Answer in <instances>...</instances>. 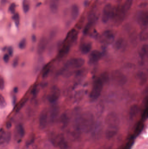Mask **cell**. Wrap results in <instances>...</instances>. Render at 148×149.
<instances>
[{
    "label": "cell",
    "instance_id": "1",
    "mask_svg": "<svg viewBox=\"0 0 148 149\" xmlns=\"http://www.w3.org/2000/svg\"><path fill=\"white\" fill-rule=\"evenodd\" d=\"M103 81L101 78H97L93 83V88L90 93L91 100H96L101 95L103 88Z\"/></svg>",
    "mask_w": 148,
    "mask_h": 149
},
{
    "label": "cell",
    "instance_id": "2",
    "mask_svg": "<svg viewBox=\"0 0 148 149\" xmlns=\"http://www.w3.org/2000/svg\"><path fill=\"white\" fill-rule=\"evenodd\" d=\"M51 142L60 149H70L68 143L62 134H58L51 138Z\"/></svg>",
    "mask_w": 148,
    "mask_h": 149
},
{
    "label": "cell",
    "instance_id": "3",
    "mask_svg": "<svg viewBox=\"0 0 148 149\" xmlns=\"http://www.w3.org/2000/svg\"><path fill=\"white\" fill-rule=\"evenodd\" d=\"M105 122L106 125L109 127L119 128L120 118L117 114L112 112L107 115L105 118Z\"/></svg>",
    "mask_w": 148,
    "mask_h": 149
},
{
    "label": "cell",
    "instance_id": "4",
    "mask_svg": "<svg viewBox=\"0 0 148 149\" xmlns=\"http://www.w3.org/2000/svg\"><path fill=\"white\" fill-rule=\"evenodd\" d=\"M114 8L112 4L107 3L106 4L103 10L102 15V21L104 23H107L112 18Z\"/></svg>",
    "mask_w": 148,
    "mask_h": 149
},
{
    "label": "cell",
    "instance_id": "5",
    "mask_svg": "<svg viewBox=\"0 0 148 149\" xmlns=\"http://www.w3.org/2000/svg\"><path fill=\"white\" fill-rule=\"evenodd\" d=\"M85 61L81 58H71L66 64V67L72 69H78L84 65Z\"/></svg>",
    "mask_w": 148,
    "mask_h": 149
},
{
    "label": "cell",
    "instance_id": "6",
    "mask_svg": "<svg viewBox=\"0 0 148 149\" xmlns=\"http://www.w3.org/2000/svg\"><path fill=\"white\" fill-rule=\"evenodd\" d=\"M103 132V127L101 122L94 123L91 132V136L94 139H97L100 138Z\"/></svg>",
    "mask_w": 148,
    "mask_h": 149
},
{
    "label": "cell",
    "instance_id": "7",
    "mask_svg": "<svg viewBox=\"0 0 148 149\" xmlns=\"http://www.w3.org/2000/svg\"><path fill=\"white\" fill-rule=\"evenodd\" d=\"M61 95L60 89L57 87L54 86L51 88L50 93L48 96V100L50 103H54L56 102Z\"/></svg>",
    "mask_w": 148,
    "mask_h": 149
},
{
    "label": "cell",
    "instance_id": "8",
    "mask_svg": "<svg viewBox=\"0 0 148 149\" xmlns=\"http://www.w3.org/2000/svg\"><path fill=\"white\" fill-rule=\"evenodd\" d=\"M114 34L110 30L104 31L101 36V40L102 42L107 44L112 43L114 40Z\"/></svg>",
    "mask_w": 148,
    "mask_h": 149
},
{
    "label": "cell",
    "instance_id": "9",
    "mask_svg": "<svg viewBox=\"0 0 148 149\" xmlns=\"http://www.w3.org/2000/svg\"><path fill=\"white\" fill-rule=\"evenodd\" d=\"M112 79L114 81L119 85H124L127 81L126 76L119 71H114L112 74Z\"/></svg>",
    "mask_w": 148,
    "mask_h": 149
},
{
    "label": "cell",
    "instance_id": "10",
    "mask_svg": "<svg viewBox=\"0 0 148 149\" xmlns=\"http://www.w3.org/2000/svg\"><path fill=\"white\" fill-rule=\"evenodd\" d=\"M48 119V113L47 110H43L40 113L39 118V125L40 128L44 129L47 127Z\"/></svg>",
    "mask_w": 148,
    "mask_h": 149
},
{
    "label": "cell",
    "instance_id": "11",
    "mask_svg": "<svg viewBox=\"0 0 148 149\" xmlns=\"http://www.w3.org/2000/svg\"><path fill=\"white\" fill-rule=\"evenodd\" d=\"M25 134V129L22 124H19L16 127L14 131L15 138L17 142L21 141Z\"/></svg>",
    "mask_w": 148,
    "mask_h": 149
},
{
    "label": "cell",
    "instance_id": "12",
    "mask_svg": "<svg viewBox=\"0 0 148 149\" xmlns=\"http://www.w3.org/2000/svg\"><path fill=\"white\" fill-rule=\"evenodd\" d=\"M78 37V32L74 29L70 30L68 33L65 40V42L71 45L74 43L77 39Z\"/></svg>",
    "mask_w": 148,
    "mask_h": 149
},
{
    "label": "cell",
    "instance_id": "13",
    "mask_svg": "<svg viewBox=\"0 0 148 149\" xmlns=\"http://www.w3.org/2000/svg\"><path fill=\"white\" fill-rule=\"evenodd\" d=\"M119 130V128L118 127H107V129L105 130V137L108 140L113 139L118 134Z\"/></svg>",
    "mask_w": 148,
    "mask_h": 149
},
{
    "label": "cell",
    "instance_id": "14",
    "mask_svg": "<svg viewBox=\"0 0 148 149\" xmlns=\"http://www.w3.org/2000/svg\"><path fill=\"white\" fill-rule=\"evenodd\" d=\"M101 57V52L97 50H94L89 54V61L91 64L95 63L100 60Z\"/></svg>",
    "mask_w": 148,
    "mask_h": 149
},
{
    "label": "cell",
    "instance_id": "15",
    "mask_svg": "<svg viewBox=\"0 0 148 149\" xmlns=\"http://www.w3.org/2000/svg\"><path fill=\"white\" fill-rule=\"evenodd\" d=\"M47 43V40L45 38L43 37L40 39L37 47V53L39 55H42L45 51Z\"/></svg>",
    "mask_w": 148,
    "mask_h": 149
},
{
    "label": "cell",
    "instance_id": "16",
    "mask_svg": "<svg viewBox=\"0 0 148 149\" xmlns=\"http://www.w3.org/2000/svg\"><path fill=\"white\" fill-rule=\"evenodd\" d=\"M10 133H6L3 129H1L0 130V145L8 143L10 141Z\"/></svg>",
    "mask_w": 148,
    "mask_h": 149
},
{
    "label": "cell",
    "instance_id": "17",
    "mask_svg": "<svg viewBox=\"0 0 148 149\" xmlns=\"http://www.w3.org/2000/svg\"><path fill=\"white\" fill-rule=\"evenodd\" d=\"M59 113V107L57 106H53L50 109L49 113V118L50 122L54 123L58 117Z\"/></svg>",
    "mask_w": 148,
    "mask_h": 149
},
{
    "label": "cell",
    "instance_id": "18",
    "mask_svg": "<svg viewBox=\"0 0 148 149\" xmlns=\"http://www.w3.org/2000/svg\"><path fill=\"white\" fill-rule=\"evenodd\" d=\"M70 45L67 43H63L62 47L59 51L58 57L59 58H63L68 54L70 50Z\"/></svg>",
    "mask_w": 148,
    "mask_h": 149
},
{
    "label": "cell",
    "instance_id": "19",
    "mask_svg": "<svg viewBox=\"0 0 148 149\" xmlns=\"http://www.w3.org/2000/svg\"><path fill=\"white\" fill-rule=\"evenodd\" d=\"M138 21L139 23L142 26H147L148 23L147 12L144 11L140 12L138 16Z\"/></svg>",
    "mask_w": 148,
    "mask_h": 149
},
{
    "label": "cell",
    "instance_id": "20",
    "mask_svg": "<svg viewBox=\"0 0 148 149\" xmlns=\"http://www.w3.org/2000/svg\"><path fill=\"white\" fill-rule=\"evenodd\" d=\"M140 112V108L136 104H134L130 107L129 111V118L134 120L138 115Z\"/></svg>",
    "mask_w": 148,
    "mask_h": 149
},
{
    "label": "cell",
    "instance_id": "21",
    "mask_svg": "<svg viewBox=\"0 0 148 149\" xmlns=\"http://www.w3.org/2000/svg\"><path fill=\"white\" fill-rule=\"evenodd\" d=\"M70 120L67 115L63 113L61 116L60 118V123L62 128H65L67 127L69 123Z\"/></svg>",
    "mask_w": 148,
    "mask_h": 149
},
{
    "label": "cell",
    "instance_id": "22",
    "mask_svg": "<svg viewBox=\"0 0 148 149\" xmlns=\"http://www.w3.org/2000/svg\"><path fill=\"white\" fill-rule=\"evenodd\" d=\"M80 9L77 4H74L72 5L71 9V16L72 19L76 20L79 16Z\"/></svg>",
    "mask_w": 148,
    "mask_h": 149
},
{
    "label": "cell",
    "instance_id": "23",
    "mask_svg": "<svg viewBox=\"0 0 148 149\" xmlns=\"http://www.w3.org/2000/svg\"><path fill=\"white\" fill-rule=\"evenodd\" d=\"M92 44L89 42L83 43L81 45L80 50L83 54H87L89 53L92 49Z\"/></svg>",
    "mask_w": 148,
    "mask_h": 149
},
{
    "label": "cell",
    "instance_id": "24",
    "mask_svg": "<svg viewBox=\"0 0 148 149\" xmlns=\"http://www.w3.org/2000/svg\"><path fill=\"white\" fill-rule=\"evenodd\" d=\"M60 0H50V8L51 12L53 13L57 12L59 8Z\"/></svg>",
    "mask_w": 148,
    "mask_h": 149
},
{
    "label": "cell",
    "instance_id": "25",
    "mask_svg": "<svg viewBox=\"0 0 148 149\" xmlns=\"http://www.w3.org/2000/svg\"><path fill=\"white\" fill-rule=\"evenodd\" d=\"M28 100V98L27 97H24V98L22 99V100H21V101L18 103V104L15 107V112L16 113L19 112L21 109L23 108Z\"/></svg>",
    "mask_w": 148,
    "mask_h": 149
},
{
    "label": "cell",
    "instance_id": "26",
    "mask_svg": "<svg viewBox=\"0 0 148 149\" xmlns=\"http://www.w3.org/2000/svg\"><path fill=\"white\" fill-rule=\"evenodd\" d=\"M51 67V64L50 63L47 64L43 67L42 70V74L43 78H45L47 77L50 72Z\"/></svg>",
    "mask_w": 148,
    "mask_h": 149
},
{
    "label": "cell",
    "instance_id": "27",
    "mask_svg": "<svg viewBox=\"0 0 148 149\" xmlns=\"http://www.w3.org/2000/svg\"><path fill=\"white\" fill-rule=\"evenodd\" d=\"M133 2H134V0H125L122 7L124 10L126 11V13L131 8L133 4Z\"/></svg>",
    "mask_w": 148,
    "mask_h": 149
},
{
    "label": "cell",
    "instance_id": "28",
    "mask_svg": "<svg viewBox=\"0 0 148 149\" xmlns=\"http://www.w3.org/2000/svg\"><path fill=\"white\" fill-rule=\"evenodd\" d=\"M125 42L124 40L122 38H119L116 41L115 43V47L118 50L122 48H123L124 46Z\"/></svg>",
    "mask_w": 148,
    "mask_h": 149
},
{
    "label": "cell",
    "instance_id": "29",
    "mask_svg": "<svg viewBox=\"0 0 148 149\" xmlns=\"http://www.w3.org/2000/svg\"><path fill=\"white\" fill-rule=\"evenodd\" d=\"M94 24L95 23L88 21V22L87 23L83 30V33L85 34H88L92 29V27Z\"/></svg>",
    "mask_w": 148,
    "mask_h": 149
},
{
    "label": "cell",
    "instance_id": "30",
    "mask_svg": "<svg viewBox=\"0 0 148 149\" xmlns=\"http://www.w3.org/2000/svg\"><path fill=\"white\" fill-rule=\"evenodd\" d=\"M7 106V102L3 95L0 93V109H3Z\"/></svg>",
    "mask_w": 148,
    "mask_h": 149
},
{
    "label": "cell",
    "instance_id": "31",
    "mask_svg": "<svg viewBox=\"0 0 148 149\" xmlns=\"http://www.w3.org/2000/svg\"><path fill=\"white\" fill-rule=\"evenodd\" d=\"M23 9L24 13L28 12L30 9V3L28 0H23Z\"/></svg>",
    "mask_w": 148,
    "mask_h": 149
},
{
    "label": "cell",
    "instance_id": "32",
    "mask_svg": "<svg viewBox=\"0 0 148 149\" xmlns=\"http://www.w3.org/2000/svg\"><path fill=\"white\" fill-rule=\"evenodd\" d=\"M138 78L140 79V82L141 84H144L147 81V77L144 72H141L138 74Z\"/></svg>",
    "mask_w": 148,
    "mask_h": 149
},
{
    "label": "cell",
    "instance_id": "33",
    "mask_svg": "<svg viewBox=\"0 0 148 149\" xmlns=\"http://www.w3.org/2000/svg\"><path fill=\"white\" fill-rule=\"evenodd\" d=\"M35 139V137L34 135H30L29 138L28 139V141L26 142V146L28 147V146L32 145L34 142Z\"/></svg>",
    "mask_w": 148,
    "mask_h": 149
},
{
    "label": "cell",
    "instance_id": "34",
    "mask_svg": "<svg viewBox=\"0 0 148 149\" xmlns=\"http://www.w3.org/2000/svg\"><path fill=\"white\" fill-rule=\"evenodd\" d=\"M26 45H27V41H26V39H25V38L22 39L20 41L19 45H18L19 48L21 50L24 49H25Z\"/></svg>",
    "mask_w": 148,
    "mask_h": 149
},
{
    "label": "cell",
    "instance_id": "35",
    "mask_svg": "<svg viewBox=\"0 0 148 149\" xmlns=\"http://www.w3.org/2000/svg\"><path fill=\"white\" fill-rule=\"evenodd\" d=\"M147 45H144L141 50L140 55L142 57H144L147 55Z\"/></svg>",
    "mask_w": 148,
    "mask_h": 149
},
{
    "label": "cell",
    "instance_id": "36",
    "mask_svg": "<svg viewBox=\"0 0 148 149\" xmlns=\"http://www.w3.org/2000/svg\"><path fill=\"white\" fill-rule=\"evenodd\" d=\"M13 19L17 27H18L20 24V16L19 14L18 13L15 14L13 16Z\"/></svg>",
    "mask_w": 148,
    "mask_h": 149
},
{
    "label": "cell",
    "instance_id": "37",
    "mask_svg": "<svg viewBox=\"0 0 148 149\" xmlns=\"http://www.w3.org/2000/svg\"><path fill=\"white\" fill-rule=\"evenodd\" d=\"M147 31H143L141 32L140 35V38L142 40H146L147 38Z\"/></svg>",
    "mask_w": 148,
    "mask_h": 149
},
{
    "label": "cell",
    "instance_id": "38",
    "mask_svg": "<svg viewBox=\"0 0 148 149\" xmlns=\"http://www.w3.org/2000/svg\"><path fill=\"white\" fill-rule=\"evenodd\" d=\"M5 87V81L4 79L0 75V90H3Z\"/></svg>",
    "mask_w": 148,
    "mask_h": 149
},
{
    "label": "cell",
    "instance_id": "39",
    "mask_svg": "<svg viewBox=\"0 0 148 149\" xmlns=\"http://www.w3.org/2000/svg\"><path fill=\"white\" fill-rule=\"evenodd\" d=\"M16 5L14 3H11L9 8V10L11 14H14L15 12Z\"/></svg>",
    "mask_w": 148,
    "mask_h": 149
},
{
    "label": "cell",
    "instance_id": "40",
    "mask_svg": "<svg viewBox=\"0 0 148 149\" xmlns=\"http://www.w3.org/2000/svg\"><path fill=\"white\" fill-rule=\"evenodd\" d=\"M37 89H38V86H37V85H35V86H34V87L33 88V89H32V91H31V93H32V94H33V95H34V96L36 95V94L37 93V92H38Z\"/></svg>",
    "mask_w": 148,
    "mask_h": 149
},
{
    "label": "cell",
    "instance_id": "41",
    "mask_svg": "<svg viewBox=\"0 0 148 149\" xmlns=\"http://www.w3.org/2000/svg\"><path fill=\"white\" fill-rule=\"evenodd\" d=\"M18 63H19V58L17 57L13 60V63H12L13 67L16 68L18 65Z\"/></svg>",
    "mask_w": 148,
    "mask_h": 149
},
{
    "label": "cell",
    "instance_id": "42",
    "mask_svg": "<svg viewBox=\"0 0 148 149\" xmlns=\"http://www.w3.org/2000/svg\"><path fill=\"white\" fill-rule=\"evenodd\" d=\"M7 50H8V54L10 56H13V53H14L13 48L11 46H10L7 49Z\"/></svg>",
    "mask_w": 148,
    "mask_h": 149
},
{
    "label": "cell",
    "instance_id": "43",
    "mask_svg": "<svg viewBox=\"0 0 148 149\" xmlns=\"http://www.w3.org/2000/svg\"><path fill=\"white\" fill-rule=\"evenodd\" d=\"M10 56L8 54H5L3 56V61L5 63H8L10 60Z\"/></svg>",
    "mask_w": 148,
    "mask_h": 149
},
{
    "label": "cell",
    "instance_id": "44",
    "mask_svg": "<svg viewBox=\"0 0 148 149\" xmlns=\"http://www.w3.org/2000/svg\"><path fill=\"white\" fill-rule=\"evenodd\" d=\"M6 127L7 129H10L12 127V123L10 121H8L6 123Z\"/></svg>",
    "mask_w": 148,
    "mask_h": 149
},
{
    "label": "cell",
    "instance_id": "45",
    "mask_svg": "<svg viewBox=\"0 0 148 149\" xmlns=\"http://www.w3.org/2000/svg\"><path fill=\"white\" fill-rule=\"evenodd\" d=\"M12 102H13V104L14 106H15L17 98L15 96H14V97L12 98Z\"/></svg>",
    "mask_w": 148,
    "mask_h": 149
},
{
    "label": "cell",
    "instance_id": "46",
    "mask_svg": "<svg viewBox=\"0 0 148 149\" xmlns=\"http://www.w3.org/2000/svg\"><path fill=\"white\" fill-rule=\"evenodd\" d=\"M32 41L33 42H35L36 41V37L35 35H33L32 36Z\"/></svg>",
    "mask_w": 148,
    "mask_h": 149
},
{
    "label": "cell",
    "instance_id": "47",
    "mask_svg": "<svg viewBox=\"0 0 148 149\" xmlns=\"http://www.w3.org/2000/svg\"><path fill=\"white\" fill-rule=\"evenodd\" d=\"M18 91V88L17 87H15L14 89V93H17Z\"/></svg>",
    "mask_w": 148,
    "mask_h": 149
}]
</instances>
